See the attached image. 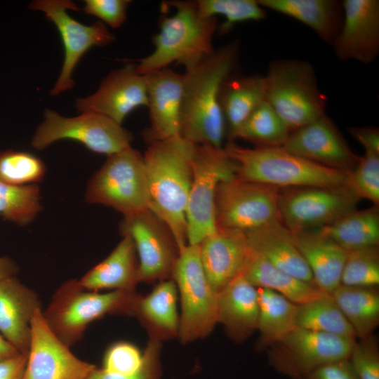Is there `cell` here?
Masks as SVG:
<instances>
[{"instance_id": "6da1fadb", "label": "cell", "mask_w": 379, "mask_h": 379, "mask_svg": "<svg viewBox=\"0 0 379 379\" xmlns=\"http://www.w3.org/2000/svg\"><path fill=\"white\" fill-rule=\"evenodd\" d=\"M238 53L237 43L227 44L183 74L180 136L194 145L222 147L226 130L220 91L234 69Z\"/></svg>"}, {"instance_id": "7a4b0ae2", "label": "cell", "mask_w": 379, "mask_h": 379, "mask_svg": "<svg viewBox=\"0 0 379 379\" xmlns=\"http://www.w3.org/2000/svg\"><path fill=\"white\" fill-rule=\"evenodd\" d=\"M194 148L177 136L149 144L143 154L148 209L169 227L180 250L187 245L186 208Z\"/></svg>"}, {"instance_id": "3957f363", "label": "cell", "mask_w": 379, "mask_h": 379, "mask_svg": "<svg viewBox=\"0 0 379 379\" xmlns=\"http://www.w3.org/2000/svg\"><path fill=\"white\" fill-rule=\"evenodd\" d=\"M175 8L172 16H163L159 30L153 36L154 51L138 60L137 72L145 74L175 62L190 70L213 51V39L218 31L216 18H204L195 1L167 2Z\"/></svg>"}, {"instance_id": "277c9868", "label": "cell", "mask_w": 379, "mask_h": 379, "mask_svg": "<svg viewBox=\"0 0 379 379\" xmlns=\"http://www.w3.org/2000/svg\"><path fill=\"white\" fill-rule=\"evenodd\" d=\"M233 161L235 178L279 188L345 185L347 172L324 166L281 147L246 148L228 142L224 147Z\"/></svg>"}, {"instance_id": "5b68a950", "label": "cell", "mask_w": 379, "mask_h": 379, "mask_svg": "<svg viewBox=\"0 0 379 379\" xmlns=\"http://www.w3.org/2000/svg\"><path fill=\"white\" fill-rule=\"evenodd\" d=\"M139 295L136 290L90 291L79 280L69 279L55 291L42 314L52 332L70 347L81 339L94 321L106 315L133 316Z\"/></svg>"}, {"instance_id": "8992f818", "label": "cell", "mask_w": 379, "mask_h": 379, "mask_svg": "<svg viewBox=\"0 0 379 379\" xmlns=\"http://www.w3.org/2000/svg\"><path fill=\"white\" fill-rule=\"evenodd\" d=\"M265 77V100L291 133L326 114V98L310 63L299 60L272 62Z\"/></svg>"}, {"instance_id": "52a82bcc", "label": "cell", "mask_w": 379, "mask_h": 379, "mask_svg": "<svg viewBox=\"0 0 379 379\" xmlns=\"http://www.w3.org/2000/svg\"><path fill=\"white\" fill-rule=\"evenodd\" d=\"M84 201L111 207L123 216L148 209L143 154L130 147L107 156L88 180Z\"/></svg>"}, {"instance_id": "ba28073f", "label": "cell", "mask_w": 379, "mask_h": 379, "mask_svg": "<svg viewBox=\"0 0 379 379\" xmlns=\"http://www.w3.org/2000/svg\"><path fill=\"white\" fill-rule=\"evenodd\" d=\"M173 280L180 304L178 338L188 344L206 338L218 324V293L205 275L198 244L180 250Z\"/></svg>"}, {"instance_id": "9c48e42d", "label": "cell", "mask_w": 379, "mask_h": 379, "mask_svg": "<svg viewBox=\"0 0 379 379\" xmlns=\"http://www.w3.org/2000/svg\"><path fill=\"white\" fill-rule=\"evenodd\" d=\"M193 176L186 208L187 244L197 245L215 229V199L220 182L235 177L225 148L194 145Z\"/></svg>"}, {"instance_id": "30bf717a", "label": "cell", "mask_w": 379, "mask_h": 379, "mask_svg": "<svg viewBox=\"0 0 379 379\" xmlns=\"http://www.w3.org/2000/svg\"><path fill=\"white\" fill-rule=\"evenodd\" d=\"M44 120L37 127L31 145L42 150L60 140H73L89 150L107 156L131 147L132 133L122 125L103 115L83 112L74 117H64L51 109L44 112Z\"/></svg>"}, {"instance_id": "8fae6325", "label": "cell", "mask_w": 379, "mask_h": 379, "mask_svg": "<svg viewBox=\"0 0 379 379\" xmlns=\"http://www.w3.org/2000/svg\"><path fill=\"white\" fill-rule=\"evenodd\" d=\"M355 339L296 327L269 347V364L293 379H305L326 364L348 359Z\"/></svg>"}, {"instance_id": "7c38bea8", "label": "cell", "mask_w": 379, "mask_h": 379, "mask_svg": "<svg viewBox=\"0 0 379 379\" xmlns=\"http://www.w3.org/2000/svg\"><path fill=\"white\" fill-rule=\"evenodd\" d=\"M360 199L346 185L280 188L281 222L291 231L316 230L356 210Z\"/></svg>"}, {"instance_id": "4fadbf2b", "label": "cell", "mask_w": 379, "mask_h": 379, "mask_svg": "<svg viewBox=\"0 0 379 379\" xmlns=\"http://www.w3.org/2000/svg\"><path fill=\"white\" fill-rule=\"evenodd\" d=\"M280 188L235 177L222 180L215 199L216 227L248 230L279 220Z\"/></svg>"}, {"instance_id": "5bb4252c", "label": "cell", "mask_w": 379, "mask_h": 379, "mask_svg": "<svg viewBox=\"0 0 379 379\" xmlns=\"http://www.w3.org/2000/svg\"><path fill=\"white\" fill-rule=\"evenodd\" d=\"M123 235L133 240L138 258L139 283L173 279L180 248L169 227L150 210L124 216Z\"/></svg>"}, {"instance_id": "9a60e30c", "label": "cell", "mask_w": 379, "mask_h": 379, "mask_svg": "<svg viewBox=\"0 0 379 379\" xmlns=\"http://www.w3.org/2000/svg\"><path fill=\"white\" fill-rule=\"evenodd\" d=\"M29 8L44 12L46 18L55 25L62 41V67L51 91L52 95H58L73 87L72 72L85 53L93 46L109 44L115 40V36L101 21L85 25L71 17L67 11H79V8L69 0H36L29 4Z\"/></svg>"}, {"instance_id": "2e32d148", "label": "cell", "mask_w": 379, "mask_h": 379, "mask_svg": "<svg viewBox=\"0 0 379 379\" xmlns=\"http://www.w3.org/2000/svg\"><path fill=\"white\" fill-rule=\"evenodd\" d=\"M95 365L74 356L52 332L42 310L31 321V338L22 379H86Z\"/></svg>"}, {"instance_id": "e0dca14e", "label": "cell", "mask_w": 379, "mask_h": 379, "mask_svg": "<svg viewBox=\"0 0 379 379\" xmlns=\"http://www.w3.org/2000/svg\"><path fill=\"white\" fill-rule=\"evenodd\" d=\"M147 105L145 79L133 63L111 72L93 94L77 99L75 104L81 113L99 114L121 125L133 110Z\"/></svg>"}, {"instance_id": "ac0fdd59", "label": "cell", "mask_w": 379, "mask_h": 379, "mask_svg": "<svg viewBox=\"0 0 379 379\" xmlns=\"http://www.w3.org/2000/svg\"><path fill=\"white\" fill-rule=\"evenodd\" d=\"M281 147L312 162L345 172L352 171L360 159L326 114L292 131Z\"/></svg>"}, {"instance_id": "d6986e66", "label": "cell", "mask_w": 379, "mask_h": 379, "mask_svg": "<svg viewBox=\"0 0 379 379\" xmlns=\"http://www.w3.org/2000/svg\"><path fill=\"white\" fill-rule=\"evenodd\" d=\"M143 75L149 116L144 140L149 145L180 136L183 74L166 67Z\"/></svg>"}, {"instance_id": "ffe728a7", "label": "cell", "mask_w": 379, "mask_h": 379, "mask_svg": "<svg viewBox=\"0 0 379 379\" xmlns=\"http://www.w3.org/2000/svg\"><path fill=\"white\" fill-rule=\"evenodd\" d=\"M343 20L333 46L338 59L364 64L374 61L379 53V1H342Z\"/></svg>"}, {"instance_id": "44dd1931", "label": "cell", "mask_w": 379, "mask_h": 379, "mask_svg": "<svg viewBox=\"0 0 379 379\" xmlns=\"http://www.w3.org/2000/svg\"><path fill=\"white\" fill-rule=\"evenodd\" d=\"M198 246L205 275L217 293L241 274L251 252L244 232L220 227Z\"/></svg>"}, {"instance_id": "7402d4cb", "label": "cell", "mask_w": 379, "mask_h": 379, "mask_svg": "<svg viewBox=\"0 0 379 379\" xmlns=\"http://www.w3.org/2000/svg\"><path fill=\"white\" fill-rule=\"evenodd\" d=\"M41 307L36 293L15 276L0 281V332L21 354L28 353L31 321Z\"/></svg>"}, {"instance_id": "603a6c76", "label": "cell", "mask_w": 379, "mask_h": 379, "mask_svg": "<svg viewBox=\"0 0 379 379\" xmlns=\"http://www.w3.org/2000/svg\"><path fill=\"white\" fill-rule=\"evenodd\" d=\"M250 248L279 270L314 284L291 232L279 220L244 232Z\"/></svg>"}, {"instance_id": "cb8c5ba5", "label": "cell", "mask_w": 379, "mask_h": 379, "mask_svg": "<svg viewBox=\"0 0 379 379\" xmlns=\"http://www.w3.org/2000/svg\"><path fill=\"white\" fill-rule=\"evenodd\" d=\"M257 288L241 274L218 293V324L236 343L247 340L258 320Z\"/></svg>"}, {"instance_id": "d4e9b609", "label": "cell", "mask_w": 379, "mask_h": 379, "mask_svg": "<svg viewBox=\"0 0 379 379\" xmlns=\"http://www.w3.org/2000/svg\"><path fill=\"white\" fill-rule=\"evenodd\" d=\"M178 300V290L173 279L157 282L148 294H140L133 317L145 329L149 340L162 343L178 338L180 325Z\"/></svg>"}, {"instance_id": "484cf974", "label": "cell", "mask_w": 379, "mask_h": 379, "mask_svg": "<svg viewBox=\"0 0 379 379\" xmlns=\"http://www.w3.org/2000/svg\"><path fill=\"white\" fill-rule=\"evenodd\" d=\"M315 285L331 294L340 285L347 251L317 230L291 232Z\"/></svg>"}, {"instance_id": "4316f807", "label": "cell", "mask_w": 379, "mask_h": 379, "mask_svg": "<svg viewBox=\"0 0 379 379\" xmlns=\"http://www.w3.org/2000/svg\"><path fill=\"white\" fill-rule=\"evenodd\" d=\"M138 268L134 243L128 235H123L112 251L79 281L84 288L93 291H135L139 284Z\"/></svg>"}, {"instance_id": "83f0119b", "label": "cell", "mask_w": 379, "mask_h": 379, "mask_svg": "<svg viewBox=\"0 0 379 379\" xmlns=\"http://www.w3.org/2000/svg\"><path fill=\"white\" fill-rule=\"evenodd\" d=\"M264 8L293 18L333 45L343 20L342 2L335 0H258Z\"/></svg>"}, {"instance_id": "f1b7e54d", "label": "cell", "mask_w": 379, "mask_h": 379, "mask_svg": "<svg viewBox=\"0 0 379 379\" xmlns=\"http://www.w3.org/2000/svg\"><path fill=\"white\" fill-rule=\"evenodd\" d=\"M220 105L229 142L254 109L265 100V77L229 76L220 91Z\"/></svg>"}, {"instance_id": "f546056e", "label": "cell", "mask_w": 379, "mask_h": 379, "mask_svg": "<svg viewBox=\"0 0 379 379\" xmlns=\"http://www.w3.org/2000/svg\"><path fill=\"white\" fill-rule=\"evenodd\" d=\"M241 275L255 287L277 292L297 305L309 302L325 293L316 285L279 270L251 248Z\"/></svg>"}, {"instance_id": "4dcf8cb0", "label": "cell", "mask_w": 379, "mask_h": 379, "mask_svg": "<svg viewBox=\"0 0 379 379\" xmlns=\"http://www.w3.org/2000/svg\"><path fill=\"white\" fill-rule=\"evenodd\" d=\"M316 230L347 252L378 246V206L352 211L331 224Z\"/></svg>"}, {"instance_id": "1f68e13d", "label": "cell", "mask_w": 379, "mask_h": 379, "mask_svg": "<svg viewBox=\"0 0 379 379\" xmlns=\"http://www.w3.org/2000/svg\"><path fill=\"white\" fill-rule=\"evenodd\" d=\"M259 338L257 349L263 350L297 327V304L273 291L257 288Z\"/></svg>"}, {"instance_id": "d6a6232c", "label": "cell", "mask_w": 379, "mask_h": 379, "mask_svg": "<svg viewBox=\"0 0 379 379\" xmlns=\"http://www.w3.org/2000/svg\"><path fill=\"white\" fill-rule=\"evenodd\" d=\"M331 295L359 339L372 335L379 324V293L376 287L340 284Z\"/></svg>"}, {"instance_id": "836d02e7", "label": "cell", "mask_w": 379, "mask_h": 379, "mask_svg": "<svg viewBox=\"0 0 379 379\" xmlns=\"http://www.w3.org/2000/svg\"><path fill=\"white\" fill-rule=\"evenodd\" d=\"M296 326L352 339L357 338L333 298L327 293L298 305Z\"/></svg>"}, {"instance_id": "e575fe53", "label": "cell", "mask_w": 379, "mask_h": 379, "mask_svg": "<svg viewBox=\"0 0 379 379\" xmlns=\"http://www.w3.org/2000/svg\"><path fill=\"white\" fill-rule=\"evenodd\" d=\"M290 133L281 118L264 100L237 131L233 142L241 139L253 142L257 147H282Z\"/></svg>"}, {"instance_id": "d590c367", "label": "cell", "mask_w": 379, "mask_h": 379, "mask_svg": "<svg viewBox=\"0 0 379 379\" xmlns=\"http://www.w3.org/2000/svg\"><path fill=\"white\" fill-rule=\"evenodd\" d=\"M37 185L12 186L0 181V215L19 226L30 224L41 211Z\"/></svg>"}, {"instance_id": "8d00e7d4", "label": "cell", "mask_w": 379, "mask_h": 379, "mask_svg": "<svg viewBox=\"0 0 379 379\" xmlns=\"http://www.w3.org/2000/svg\"><path fill=\"white\" fill-rule=\"evenodd\" d=\"M43 161L34 154L6 149L0 152V181L12 186L36 185L46 174Z\"/></svg>"}, {"instance_id": "74e56055", "label": "cell", "mask_w": 379, "mask_h": 379, "mask_svg": "<svg viewBox=\"0 0 379 379\" xmlns=\"http://www.w3.org/2000/svg\"><path fill=\"white\" fill-rule=\"evenodd\" d=\"M195 4L199 14L204 18L222 15L225 21L220 26L219 32L227 33L237 23L262 20L265 11L255 0H198Z\"/></svg>"}, {"instance_id": "f35d334b", "label": "cell", "mask_w": 379, "mask_h": 379, "mask_svg": "<svg viewBox=\"0 0 379 379\" xmlns=\"http://www.w3.org/2000/svg\"><path fill=\"white\" fill-rule=\"evenodd\" d=\"M340 284L359 287L378 286V246L347 252Z\"/></svg>"}, {"instance_id": "ab89813d", "label": "cell", "mask_w": 379, "mask_h": 379, "mask_svg": "<svg viewBox=\"0 0 379 379\" xmlns=\"http://www.w3.org/2000/svg\"><path fill=\"white\" fill-rule=\"evenodd\" d=\"M345 185L359 199L379 205V154L365 152L357 165L347 172Z\"/></svg>"}, {"instance_id": "60d3db41", "label": "cell", "mask_w": 379, "mask_h": 379, "mask_svg": "<svg viewBox=\"0 0 379 379\" xmlns=\"http://www.w3.org/2000/svg\"><path fill=\"white\" fill-rule=\"evenodd\" d=\"M143 354L133 344L119 341L112 344L102 359L105 371L119 375H130L137 372L142 366Z\"/></svg>"}, {"instance_id": "b9f144b4", "label": "cell", "mask_w": 379, "mask_h": 379, "mask_svg": "<svg viewBox=\"0 0 379 379\" xmlns=\"http://www.w3.org/2000/svg\"><path fill=\"white\" fill-rule=\"evenodd\" d=\"M161 342L149 340L142 352L143 360L140 369L130 375H119L109 373L102 368L95 367L86 379H161L162 366L161 362Z\"/></svg>"}, {"instance_id": "7bdbcfd3", "label": "cell", "mask_w": 379, "mask_h": 379, "mask_svg": "<svg viewBox=\"0 0 379 379\" xmlns=\"http://www.w3.org/2000/svg\"><path fill=\"white\" fill-rule=\"evenodd\" d=\"M348 359L359 379H379V351L372 335L355 342Z\"/></svg>"}, {"instance_id": "ee69618b", "label": "cell", "mask_w": 379, "mask_h": 379, "mask_svg": "<svg viewBox=\"0 0 379 379\" xmlns=\"http://www.w3.org/2000/svg\"><path fill=\"white\" fill-rule=\"evenodd\" d=\"M129 0H86L84 12L99 18L112 28L120 27L126 20Z\"/></svg>"}, {"instance_id": "f6af8a7d", "label": "cell", "mask_w": 379, "mask_h": 379, "mask_svg": "<svg viewBox=\"0 0 379 379\" xmlns=\"http://www.w3.org/2000/svg\"><path fill=\"white\" fill-rule=\"evenodd\" d=\"M305 379H359L348 359L331 362L314 370Z\"/></svg>"}, {"instance_id": "bcb514c9", "label": "cell", "mask_w": 379, "mask_h": 379, "mask_svg": "<svg viewBox=\"0 0 379 379\" xmlns=\"http://www.w3.org/2000/svg\"><path fill=\"white\" fill-rule=\"evenodd\" d=\"M350 133L364 147L365 152L379 154V131L375 127H352Z\"/></svg>"}, {"instance_id": "7dc6e473", "label": "cell", "mask_w": 379, "mask_h": 379, "mask_svg": "<svg viewBox=\"0 0 379 379\" xmlns=\"http://www.w3.org/2000/svg\"><path fill=\"white\" fill-rule=\"evenodd\" d=\"M27 354H19L0 361V379H22Z\"/></svg>"}, {"instance_id": "c3c4849f", "label": "cell", "mask_w": 379, "mask_h": 379, "mask_svg": "<svg viewBox=\"0 0 379 379\" xmlns=\"http://www.w3.org/2000/svg\"><path fill=\"white\" fill-rule=\"evenodd\" d=\"M18 272V267L12 259L0 256V281L15 276Z\"/></svg>"}, {"instance_id": "681fc988", "label": "cell", "mask_w": 379, "mask_h": 379, "mask_svg": "<svg viewBox=\"0 0 379 379\" xmlns=\"http://www.w3.org/2000/svg\"><path fill=\"white\" fill-rule=\"evenodd\" d=\"M19 354V351L0 334V361L13 357Z\"/></svg>"}]
</instances>
